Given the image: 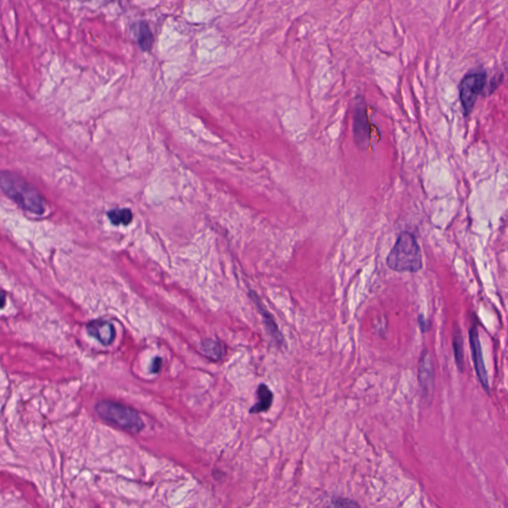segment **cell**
<instances>
[{"label": "cell", "mask_w": 508, "mask_h": 508, "mask_svg": "<svg viewBox=\"0 0 508 508\" xmlns=\"http://www.w3.org/2000/svg\"><path fill=\"white\" fill-rule=\"evenodd\" d=\"M202 352L204 356L213 361H220L226 354V347L218 339H204L201 345Z\"/></svg>", "instance_id": "11"}, {"label": "cell", "mask_w": 508, "mask_h": 508, "mask_svg": "<svg viewBox=\"0 0 508 508\" xmlns=\"http://www.w3.org/2000/svg\"><path fill=\"white\" fill-rule=\"evenodd\" d=\"M87 332L103 346L112 345L116 336L114 325L105 320L92 321L87 325Z\"/></svg>", "instance_id": "9"}, {"label": "cell", "mask_w": 508, "mask_h": 508, "mask_svg": "<svg viewBox=\"0 0 508 508\" xmlns=\"http://www.w3.org/2000/svg\"><path fill=\"white\" fill-rule=\"evenodd\" d=\"M335 505L339 508H361L354 501L347 500V498H338L335 500Z\"/></svg>", "instance_id": "15"}, {"label": "cell", "mask_w": 508, "mask_h": 508, "mask_svg": "<svg viewBox=\"0 0 508 508\" xmlns=\"http://www.w3.org/2000/svg\"><path fill=\"white\" fill-rule=\"evenodd\" d=\"M485 72H472L463 78L460 84V98L466 116L471 114L480 94L487 85Z\"/></svg>", "instance_id": "4"}, {"label": "cell", "mask_w": 508, "mask_h": 508, "mask_svg": "<svg viewBox=\"0 0 508 508\" xmlns=\"http://www.w3.org/2000/svg\"><path fill=\"white\" fill-rule=\"evenodd\" d=\"M256 395H257V402L249 409V413L260 414V413L268 411L271 408L274 399L273 392L271 388L266 384L262 383L256 390Z\"/></svg>", "instance_id": "10"}, {"label": "cell", "mask_w": 508, "mask_h": 508, "mask_svg": "<svg viewBox=\"0 0 508 508\" xmlns=\"http://www.w3.org/2000/svg\"><path fill=\"white\" fill-rule=\"evenodd\" d=\"M386 264L391 271L404 273H416L423 267L421 249L414 235L409 231L400 233L394 246L386 258Z\"/></svg>", "instance_id": "2"}, {"label": "cell", "mask_w": 508, "mask_h": 508, "mask_svg": "<svg viewBox=\"0 0 508 508\" xmlns=\"http://www.w3.org/2000/svg\"><path fill=\"white\" fill-rule=\"evenodd\" d=\"M249 297L251 300L253 301L254 304L257 307L258 311L262 314L263 319V325L265 327V332L268 335L269 338L272 339L276 347L281 348L284 346V338L283 335L281 334L279 328H278L277 324L274 320L273 316L269 313L268 310L264 307L262 301H260V297L254 291L249 292Z\"/></svg>", "instance_id": "7"}, {"label": "cell", "mask_w": 508, "mask_h": 508, "mask_svg": "<svg viewBox=\"0 0 508 508\" xmlns=\"http://www.w3.org/2000/svg\"><path fill=\"white\" fill-rule=\"evenodd\" d=\"M136 30L137 42H138L141 49L145 52L151 50L153 43H154V37H153L151 30H150V27L148 26V24L145 23V22H140V23L137 24Z\"/></svg>", "instance_id": "12"}, {"label": "cell", "mask_w": 508, "mask_h": 508, "mask_svg": "<svg viewBox=\"0 0 508 508\" xmlns=\"http://www.w3.org/2000/svg\"><path fill=\"white\" fill-rule=\"evenodd\" d=\"M0 187L9 199L26 212L38 215L45 213L46 201L41 193L19 175L3 171L0 176Z\"/></svg>", "instance_id": "1"}, {"label": "cell", "mask_w": 508, "mask_h": 508, "mask_svg": "<svg viewBox=\"0 0 508 508\" xmlns=\"http://www.w3.org/2000/svg\"><path fill=\"white\" fill-rule=\"evenodd\" d=\"M161 366H162V359H160V357H155V359H153V361H152L151 372L152 373L159 372V370H161Z\"/></svg>", "instance_id": "17"}, {"label": "cell", "mask_w": 508, "mask_h": 508, "mask_svg": "<svg viewBox=\"0 0 508 508\" xmlns=\"http://www.w3.org/2000/svg\"><path fill=\"white\" fill-rule=\"evenodd\" d=\"M107 218L114 226H128L134 220V213L129 209H114L107 212Z\"/></svg>", "instance_id": "13"}, {"label": "cell", "mask_w": 508, "mask_h": 508, "mask_svg": "<svg viewBox=\"0 0 508 508\" xmlns=\"http://www.w3.org/2000/svg\"><path fill=\"white\" fill-rule=\"evenodd\" d=\"M469 335L474 370H476L478 381L482 384L483 390L487 391V393H489V374H487V368H485L482 343H480L478 328H476V325L472 326Z\"/></svg>", "instance_id": "5"}, {"label": "cell", "mask_w": 508, "mask_h": 508, "mask_svg": "<svg viewBox=\"0 0 508 508\" xmlns=\"http://www.w3.org/2000/svg\"><path fill=\"white\" fill-rule=\"evenodd\" d=\"M96 414L103 421L120 430L130 433H139L145 428L140 415L134 409L125 404L110 400H102L94 406Z\"/></svg>", "instance_id": "3"}, {"label": "cell", "mask_w": 508, "mask_h": 508, "mask_svg": "<svg viewBox=\"0 0 508 508\" xmlns=\"http://www.w3.org/2000/svg\"><path fill=\"white\" fill-rule=\"evenodd\" d=\"M453 348L456 363H457L458 370L463 372L465 370L464 339H463L462 332L458 329L456 330L454 334Z\"/></svg>", "instance_id": "14"}, {"label": "cell", "mask_w": 508, "mask_h": 508, "mask_svg": "<svg viewBox=\"0 0 508 508\" xmlns=\"http://www.w3.org/2000/svg\"><path fill=\"white\" fill-rule=\"evenodd\" d=\"M354 137L361 147L368 146L370 138V123L366 112V103L363 100L357 103L354 107Z\"/></svg>", "instance_id": "6"}, {"label": "cell", "mask_w": 508, "mask_h": 508, "mask_svg": "<svg viewBox=\"0 0 508 508\" xmlns=\"http://www.w3.org/2000/svg\"><path fill=\"white\" fill-rule=\"evenodd\" d=\"M418 323H419L420 329H421L422 332H428L429 329H430V321L426 320L423 315H419V317H418Z\"/></svg>", "instance_id": "16"}, {"label": "cell", "mask_w": 508, "mask_h": 508, "mask_svg": "<svg viewBox=\"0 0 508 508\" xmlns=\"http://www.w3.org/2000/svg\"><path fill=\"white\" fill-rule=\"evenodd\" d=\"M418 381H419L420 386H421L424 399H430L433 394L435 377H434V368L430 354L427 350H424L421 359H420Z\"/></svg>", "instance_id": "8"}]
</instances>
